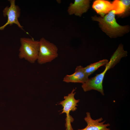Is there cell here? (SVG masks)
<instances>
[{
    "mask_svg": "<svg viewBox=\"0 0 130 130\" xmlns=\"http://www.w3.org/2000/svg\"><path fill=\"white\" fill-rule=\"evenodd\" d=\"M127 52L124 50L123 45L121 44L111 56L110 61L105 65V68L101 73L94 77L89 78L82 84V87L84 92L94 90L104 95L103 82L105 74L107 70L114 67L118 63L121 58L127 56Z\"/></svg>",
    "mask_w": 130,
    "mask_h": 130,
    "instance_id": "cell-1",
    "label": "cell"
},
{
    "mask_svg": "<svg viewBox=\"0 0 130 130\" xmlns=\"http://www.w3.org/2000/svg\"><path fill=\"white\" fill-rule=\"evenodd\" d=\"M115 11L112 10L103 17L92 16V20L99 22L100 28L111 38H116L123 36L130 30L129 26H121L116 21L115 18Z\"/></svg>",
    "mask_w": 130,
    "mask_h": 130,
    "instance_id": "cell-2",
    "label": "cell"
},
{
    "mask_svg": "<svg viewBox=\"0 0 130 130\" xmlns=\"http://www.w3.org/2000/svg\"><path fill=\"white\" fill-rule=\"evenodd\" d=\"M21 46L19 49V57L24 59L31 63L37 60L39 49V41L32 38H21L20 39Z\"/></svg>",
    "mask_w": 130,
    "mask_h": 130,
    "instance_id": "cell-3",
    "label": "cell"
},
{
    "mask_svg": "<svg viewBox=\"0 0 130 130\" xmlns=\"http://www.w3.org/2000/svg\"><path fill=\"white\" fill-rule=\"evenodd\" d=\"M39 41V49L37 61L42 65L50 62L57 57L58 49L53 43L44 38H41Z\"/></svg>",
    "mask_w": 130,
    "mask_h": 130,
    "instance_id": "cell-4",
    "label": "cell"
},
{
    "mask_svg": "<svg viewBox=\"0 0 130 130\" xmlns=\"http://www.w3.org/2000/svg\"><path fill=\"white\" fill-rule=\"evenodd\" d=\"M76 89H73L68 96L64 97V100L58 104L61 105L63 107L62 111L61 113H65L66 114V130H74L71 125V123L73 122L74 119L72 117H71L69 113L70 111H74L77 109L76 107L78 106L77 104L79 101V100L76 99L74 97L76 93L75 92Z\"/></svg>",
    "mask_w": 130,
    "mask_h": 130,
    "instance_id": "cell-5",
    "label": "cell"
},
{
    "mask_svg": "<svg viewBox=\"0 0 130 130\" xmlns=\"http://www.w3.org/2000/svg\"><path fill=\"white\" fill-rule=\"evenodd\" d=\"M8 1L10 3V6H6L3 11L4 16L7 17V20L5 25L0 27V30H3L8 25L11 26L13 24L16 25L19 27L23 30V27L21 25L18 20V18L20 15V9L18 5L15 4V0Z\"/></svg>",
    "mask_w": 130,
    "mask_h": 130,
    "instance_id": "cell-6",
    "label": "cell"
},
{
    "mask_svg": "<svg viewBox=\"0 0 130 130\" xmlns=\"http://www.w3.org/2000/svg\"><path fill=\"white\" fill-rule=\"evenodd\" d=\"M90 0H75L73 3H71L68 7L67 12L69 15L74 14L81 17L86 12L90 7Z\"/></svg>",
    "mask_w": 130,
    "mask_h": 130,
    "instance_id": "cell-7",
    "label": "cell"
},
{
    "mask_svg": "<svg viewBox=\"0 0 130 130\" xmlns=\"http://www.w3.org/2000/svg\"><path fill=\"white\" fill-rule=\"evenodd\" d=\"M86 116L84 119L87 123V125L84 128L78 130H110L108 128L110 126V124H105V121H102L103 119L102 117L94 120L91 118L89 112H86Z\"/></svg>",
    "mask_w": 130,
    "mask_h": 130,
    "instance_id": "cell-8",
    "label": "cell"
},
{
    "mask_svg": "<svg viewBox=\"0 0 130 130\" xmlns=\"http://www.w3.org/2000/svg\"><path fill=\"white\" fill-rule=\"evenodd\" d=\"M92 8L101 17L112 10H115L117 9L116 0L111 3L104 0H96L94 1Z\"/></svg>",
    "mask_w": 130,
    "mask_h": 130,
    "instance_id": "cell-9",
    "label": "cell"
},
{
    "mask_svg": "<svg viewBox=\"0 0 130 130\" xmlns=\"http://www.w3.org/2000/svg\"><path fill=\"white\" fill-rule=\"evenodd\" d=\"M88 77L84 72L83 67L79 65L76 67L73 74L65 76L63 81L67 83H79L83 84L89 79Z\"/></svg>",
    "mask_w": 130,
    "mask_h": 130,
    "instance_id": "cell-10",
    "label": "cell"
},
{
    "mask_svg": "<svg viewBox=\"0 0 130 130\" xmlns=\"http://www.w3.org/2000/svg\"><path fill=\"white\" fill-rule=\"evenodd\" d=\"M108 62V60L107 59H103L91 64L84 67V71L89 76L101 66L104 65L105 66Z\"/></svg>",
    "mask_w": 130,
    "mask_h": 130,
    "instance_id": "cell-11",
    "label": "cell"
}]
</instances>
